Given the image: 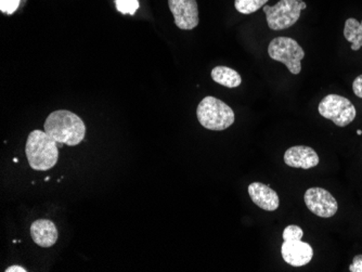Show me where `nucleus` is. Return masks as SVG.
<instances>
[{
    "label": "nucleus",
    "mask_w": 362,
    "mask_h": 272,
    "mask_svg": "<svg viewBox=\"0 0 362 272\" xmlns=\"http://www.w3.org/2000/svg\"><path fill=\"white\" fill-rule=\"evenodd\" d=\"M25 154L30 167L42 172L52 170L59 160L57 141L46 131H33L28 135Z\"/></svg>",
    "instance_id": "f03ea898"
},
{
    "label": "nucleus",
    "mask_w": 362,
    "mask_h": 272,
    "mask_svg": "<svg viewBox=\"0 0 362 272\" xmlns=\"http://www.w3.org/2000/svg\"><path fill=\"white\" fill-rule=\"evenodd\" d=\"M30 235L38 247H52L58 241L59 233L56 225L49 219H38L30 226Z\"/></svg>",
    "instance_id": "f8f14e48"
},
{
    "label": "nucleus",
    "mask_w": 362,
    "mask_h": 272,
    "mask_svg": "<svg viewBox=\"0 0 362 272\" xmlns=\"http://www.w3.org/2000/svg\"><path fill=\"white\" fill-rule=\"evenodd\" d=\"M305 204L313 214L321 218H331L339 210L337 199L323 188H310L304 196Z\"/></svg>",
    "instance_id": "6e6552de"
},
{
    "label": "nucleus",
    "mask_w": 362,
    "mask_h": 272,
    "mask_svg": "<svg viewBox=\"0 0 362 272\" xmlns=\"http://www.w3.org/2000/svg\"><path fill=\"white\" fill-rule=\"evenodd\" d=\"M249 194L254 204L257 205L262 210L267 212L278 210L280 205L278 194L268 184H262V182L250 184Z\"/></svg>",
    "instance_id": "9b49d317"
},
{
    "label": "nucleus",
    "mask_w": 362,
    "mask_h": 272,
    "mask_svg": "<svg viewBox=\"0 0 362 272\" xmlns=\"http://www.w3.org/2000/svg\"><path fill=\"white\" fill-rule=\"evenodd\" d=\"M319 114L339 127H346L356 119L357 111L349 99L339 95H327L318 105Z\"/></svg>",
    "instance_id": "0eeeda50"
},
{
    "label": "nucleus",
    "mask_w": 362,
    "mask_h": 272,
    "mask_svg": "<svg viewBox=\"0 0 362 272\" xmlns=\"http://www.w3.org/2000/svg\"><path fill=\"white\" fill-rule=\"evenodd\" d=\"M349 271L351 272H362V255L355 256L353 259V263L349 266Z\"/></svg>",
    "instance_id": "a211bd4d"
},
{
    "label": "nucleus",
    "mask_w": 362,
    "mask_h": 272,
    "mask_svg": "<svg viewBox=\"0 0 362 272\" xmlns=\"http://www.w3.org/2000/svg\"><path fill=\"white\" fill-rule=\"evenodd\" d=\"M197 117L201 125L209 131H225L235 123V112L219 99L207 95L197 105Z\"/></svg>",
    "instance_id": "7ed1b4c3"
},
{
    "label": "nucleus",
    "mask_w": 362,
    "mask_h": 272,
    "mask_svg": "<svg viewBox=\"0 0 362 272\" xmlns=\"http://www.w3.org/2000/svg\"><path fill=\"white\" fill-rule=\"evenodd\" d=\"M272 60L284 63L293 75L300 74L305 52L296 40L291 37H276L268 46Z\"/></svg>",
    "instance_id": "423d86ee"
},
{
    "label": "nucleus",
    "mask_w": 362,
    "mask_h": 272,
    "mask_svg": "<svg viewBox=\"0 0 362 272\" xmlns=\"http://www.w3.org/2000/svg\"><path fill=\"white\" fill-rule=\"evenodd\" d=\"M211 78L214 82L227 88H237L241 85V75L228 66H216L211 70Z\"/></svg>",
    "instance_id": "ddd939ff"
},
{
    "label": "nucleus",
    "mask_w": 362,
    "mask_h": 272,
    "mask_svg": "<svg viewBox=\"0 0 362 272\" xmlns=\"http://www.w3.org/2000/svg\"><path fill=\"white\" fill-rule=\"evenodd\" d=\"M44 128L52 139L70 147L79 145L86 135V126L83 119L66 110H59L49 114Z\"/></svg>",
    "instance_id": "f257e3e1"
},
{
    "label": "nucleus",
    "mask_w": 362,
    "mask_h": 272,
    "mask_svg": "<svg viewBox=\"0 0 362 272\" xmlns=\"http://www.w3.org/2000/svg\"><path fill=\"white\" fill-rule=\"evenodd\" d=\"M269 0H235V7L240 13L252 14L259 10Z\"/></svg>",
    "instance_id": "2eb2a0df"
},
{
    "label": "nucleus",
    "mask_w": 362,
    "mask_h": 272,
    "mask_svg": "<svg viewBox=\"0 0 362 272\" xmlns=\"http://www.w3.org/2000/svg\"><path fill=\"white\" fill-rule=\"evenodd\" d=\"M304 231L296 225H290L284 229V244L281 247L282 259L293 267H303L310 263L314 257V249L308 243L303 242Z\"/></svg>",
    "instance_id": "20e7f679"
},
{
    "label": "nucleus",
    "mask_w": 362,
    "mask_h": 272,
    "mask_svg": "<svg viewBox=\"0 0 362 272\" xmlns=\"http://www.w3.org/2000/svg\"><path fill=\"white\" fill-rule=\"evenodd\" d=\"M357 134H358V135L361 136V135H362V131H361V129H358V131H357Z\"/></svg>",
    "instance_id": "412c9836"
},
{
    "label": "nucleus",
    "mask_w": 362,
    "mask_h": 272,
    "mask_svg": "<svg viewBox=\"0 0 362 272\" xmlns=\"http://www.w3.org/2000/svg\"><path fill=\"white\" fill-rule=\"evenodd\" d=\"M284 163L293 168L310 170L318 166L320 158L313 148L306 146H295L284 153Z\"/></svg>",
    "instance_id": "9d476101"
},
{
    "label": "nucleus",
    "mask_w": 362,
    "mask_h": 272,
    "mask_svg": "<svg viewBox=\"0 0 362 272\" xmlns=\"http://www.w3.org/2000/svg\"><path fill=\"white\" fill-rule=\"evenodd\" d=\"M117 10L122 14H129L134 16L139 9V1L138 0H115Z\"/></svg>",
    "instance_id": "dca6fc26"
},
{
    "label": "nucleus",
    "mask_w": 362,
    "mask_h": 272,
    "mask_svg": "<svg viewBox=\"0 0 362 272\" xmlns=\"http://www.w3.org/2000/svg\"><path fill=\"white\" fill-rule=\"evenodd\" d=\"M177 28L191 30L199 25V6L197 0H168Z\"/></svg>",
    "instance_id": "1a4fd4ad"
},
{
    "label": "nucleus",
    "mask_w": 362,
    "mask_h": 272,
    "mask_svg": "<svg viewBox=\"0 0 362 272\" xmlns=\"http://www.w3.org/2000/svg\"><path fill=\"white\" fill-rule=\"evenodd\" d=\"M353 91L358 98L362 99V74L354 79Z\"/></svg>",
    "instance_id": "6ab92c4d"
},
{
    "label": "nucleus",
    "mask_w": 362,
    "mask_h": 272,
    "mask_svg": "<svg viewBox=\"0 0 362 272\" xmlns=\"http://www.w3.org/2000/svg\"><path fill=\"white\" fill-rule=\"evenodd\" d=\"M6 272H26L28 270L25 268L21 267V266H11V267H8L7 269L5 270Z\"/></svg>",
    "instance_id": "aec40b11"
},
{
    "label": "nucleus",
    "mask_w": 362,
    "mask_h": 272,
    "mask_svg": "<svg viewBox=\"0 0 362 272\" xmlns=\"http://www.w3.org/2000/svg\"><path fill=\"white\" fill-rule=\"evenodd\" d=\"M345 40L351 44V50L358 52L362 47V21L359 22L355 18H349L344 26Z\"/></svg>",
    "instance_id": "4468645a"
},
{
    "label": "nucleus",
    "mask_w": 362,
    "mask_h": 272,
    "mask_svg": "<svg viewBox=\"0 0 362 272\" xmlns=\"http://www.w3.org/2000/svg\"><path fill=\"white\" fill-rule=\"evenodd\" d=\"M21 0H0V11L11 16L18 10Z\"/></svg>",
    "instance_id": "f3484780"
},
{
    "label": "nucleus",
    "mask_w": 362,
    "mask_h": 272,
    "mask_svg": "<svg viewBox=\"0 0 362 272\" xmlns=\"http://www.w3.org/2000/svg\"><path fill=\"white\" fill-rule=\"evenodd\" d=\"M307 5L303 0H280L272 6H264L268 26L272 30H284L292 28L300 20L302 10Z\"/></svg>",
    "instance_id": "39448f33"
}]
</instances>
